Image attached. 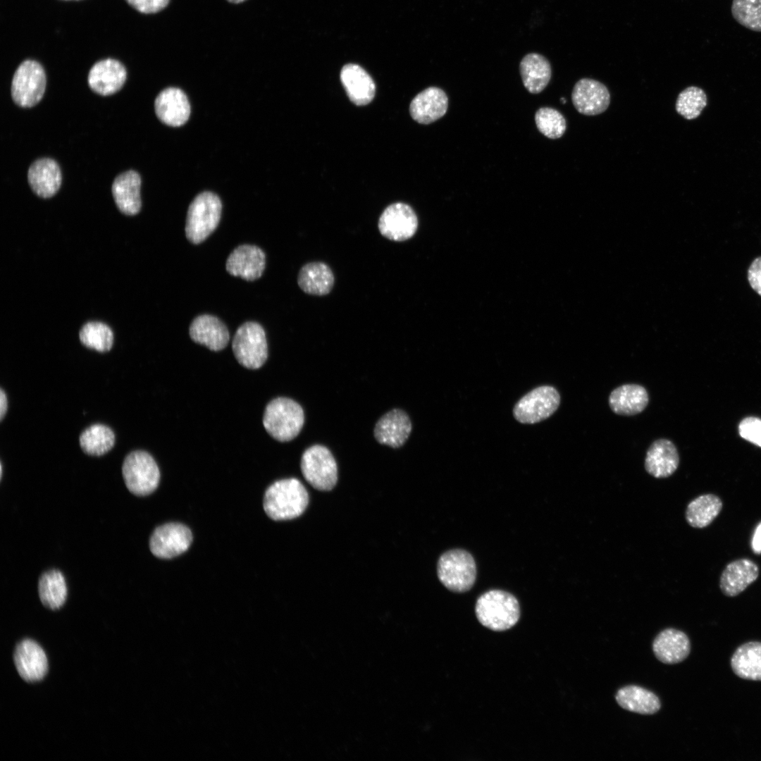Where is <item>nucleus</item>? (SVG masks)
<instances>
[{"mask_svg":"<svg viewBox=\"0 0 761 761\" xmlns=\"http://www.w3.org/2000/svg\"><path fill=\"white\" fill-rule=\"evenodd\" d=\"M309 494L297 478L277 481L266 490L264 509L275 521L295 519L303 514L309 504Z\"/></svg>","mask_w":761,"mask_h":761,"instance_id":"nucleus-1","label":"nucleus"},{"mask_svg":"<svg viewBox=\"0 0 761 761\" xmlns=\"http://www.w3.org/2000/svg\"><path fill=\"white\" fill-rule=\"evenodd\" d=\"M475 610L482 625L497 631L512 628L520 616L516 598L501 590H491L481 595L476 601Z\"/></svg>","mask_w":761,"mask_h":761,"instance_id":"nucleus-2","label":"nucleus"},{"mask_svg":"<svg viewBox=\"0 0 761 761\" xmlns=\"http://www.w3.org/2000/svg\"><path fill=\"white\" fill-rule=\"evenodd\" d=\"M304 423L302 407L295 400L280 397L266 406L263 424L268 433L276 440L287 442L296 438Z\"/></svg>","mask_w":761,"mask_h":761,"instance_id":"nucleus-3","label":"nucleus"},{"mask_svg":"<svg viewBox=\"0 0 761 761\" xmlns=\"http://www.w3.org/2000/svg\"><path fill=\"white\" fill-rule=\"evenodd\" d=\"M220 198L211 192L199 193L190 203L186 216L185 232L192 244L204 241L217 228L221 216Z\"/></svg>","mask_w":761,"mask_h":761,"instance_id":"nucleus-4","label":"nucleus"},{"mask_svg":"<svg viewBox=\"0 0 761 761\" xmlns=\"http://www.w3.org/2000/svg\"><path fill=\"white\" fill-rule=\"evenodd\" d=\"M437 571L440 582L455 593L470 590L476 578L474 557L462 549H454L443 553L439 558Z\"/></svg>","mask_w":761,"mask_h":761,"instance_id":"nucleus-5","label":"nucleus"},{"mask_svg":"<svg viewBox=\"0 0 761 761\" xmlns=\"http://www.w3.org/2000/svg\"><path fill=\"white\" fill-rule=\"evenodd\" d=\"M122 474L128 490L137 496L153 493L160 480V471L154 459L143 450L127 454L123 463Z\"/></svg>","mask_w":761,"mask_h":761,"instance_id":"nucleus-6","label":"nucleus"},{"mask_svg":"<svg viewBox=\"0 0 761 761\" xmlns=\"http://www.w3.org/2000/svg\"><path fill=\"white\" fill-rule=\"evenodd\" d=\"M237 361L249 369L260 368L268 357L266 333L262 326L254 321L242 323L236 330L232 342Z\"/></svg>","mask_w":761,"mask_h":761,"instance_id":"nucleus-7","label":"nucleus"},{"mask_svg":"<svg viewBox=\"0 0 761 761\" xmlns=\"http://www.w3.org/2000/svg\"><path fill=\"white\" fill-rule=\"evenodd\" d=\"M300 467L305 480L318 490H330L337 483L336 461L323 445H314L307 448L302 454Z\"/></svg>","mask_w":761,"mask_h":761,"instance_id":"nucleus-8","label":"nucleus"},{"mask_svg":"<svg viewBox=\"0 0 761 761\" xmlns=\"http://www.w3.org/2000/svg\"><path fill=\"white\" fill-rule=\"evenodd\" d=\"M46 88V75L42 66L33 60H25L17 68L11 82V97L19 106L30 108L42 98Z\"/></svg>","mask_w":761,"mask_h":761,"instance_id":"nucleus-9","label":"nucleus"},{"mask_svg":"<svg viewBox=\"0 0 761 761\" xmlns=\"http://www.w3.org/2000/svg\"><path fill=\"white\" fill-rule=\"evenodd\" d=\"M559 404L558 391L552 386L541 385L526 393L516 402L513 415L521 423L533 424L549 418Z\"/></svg>","mask_w":761,"mask_h":761,"instance_id":"nucleus-10","label":"nucleus"},{"mask_svg":"<svg viewBox=\"0 0 761 761\" xmlns=\"http://www.w3.org/2000/svg\"><path fill=\"white\" fill-rule=\"evenodd\" d=\"M378 228L381 235L388 240L403 242L415 235L418 228V218L409 204L392 203L380 214Z\"/></svg>","mask_w":761,"mask_h":761,"instance_id":"nucleus-11","label":"nucleus"},{"mask_svg":"<svg viewBox=\"0 0 761 761\" xmlns=\"http://www.w3.org/2000/svg\"><path fill=\"white\" fill-rule=\"evenodd\" d=\"M192 540L188 527L179 523H168L154 529L149 539V549L156 557L171 559L185 552Z\"/></svg>","mask_w":761,"mask_h":761,"instance_id":"nucleus-12","label":"nucleus"},{"mask_svg":"<svg viewBox=\"0 0 761 761\" xmlns=\"http://www.w3.org/2000/svg\"><path fill=\"white\" fill-rule=\"evenodd\" d=\"M571 100L575 109L581 114L595 116L608 108L610 94L607 87L602 82L582 78L574 85Z\"/></svg>","mask_w":761,"mask_h":761,"instance_id":"nucleus-13","label":"nucleus"},{"mask_svg":"<svg viewBox=\"0 0 761 761\" xmlns=\"http://www.w3.org/2000/svg\"><path fill=\"white\" fill-rule=\"evenodd\" d=\"M266 255L257 246L241 245L228 256L226 271L233 276H239L246 280L259 278L265 268Z\"/></svg>","mask_w":761,"mask_h":761,"instance_id":"nucleus-14","label":"nucleus"},{"mask_svg":"<svg viewBox=\"0 0 761 761\" xmlns=\"http://www.w3.org/2000/svg\"><path fill=\"white\" fill-rule=\"evenodd\" d=\"M14 663L19 675L27 682L42 680L47 672L45 652L36 642L30 639L22 641L16 646Z\"/></svg>","mask_w":761,"mask_h":761,"instance_id":"nucleus-15","label":"nucleus"},{"mask_svg":"<svg viewBox=\"0 0 761 761\" xmlns=\"http://www.w3.org/2000/svg\"><path fill=\"white\" fill-rule=\"evenodd\" d=\"M155 113L163 123L179 127L185 124L190 114V105L186 94L177 87L162 90L154 101Z\"/></svg>","mask_w":761,"mask_h":761,"instance_id":"nucleus-16","label":"nucleus"},{"mask_svg":"<svg viewBox=\"0 0 761 761\" xmlns=\"http://www.w3.org/2000/svg\"><path fill=\"white\" fill-rule=\"evenodd\" d=\"M126 77V70L120 62L106 58L97 62L91 68L87 82L92 91L102 96H108L122 88Z\"/></svg>","mask_w":761,"mask_h":761,"instance_id":"nucleus-17","label":"nucleus"},{"mask_svg":"<svg viewBox=\"0 0 761 761\" xmlns=\"http://www.w3.org/2000/svg\"><path fill=\"white\" fill-rule=\"evenodd\" d=\"M412 422L403 410L394 409L381 416L374 427V437L380 444L400 447L408 439Z\"/></svg>","mask_w":761,"mask_h":761,"instance_id":"nucleus-18","label":"nucleus"},{"mask_svg":"<svg viewBox=\"0 0 761 761\" xmlns=\"http://www.w3.org/2000/svg\"><path fill=\"white\" fill-rule=\"evenodd\" d=\"M191 339L212 351L224 349L230 340L226 326L216 316L202 314L192 321L189 328Z\"/></svg>","mask_w":761,"mask_h":761,"instance_id":"nucleus-19","label":"nucleus"},{"mask_svg":"<svg viewBox=\"0 0 761 761\" xmlns=\"http://www.w3.org/2000/svg\"><path fill=\"white\" fill-rule=\"evenodd\" d=\"M759 576V567L755 562L741 558L729 562L719 579V588L728 597H735L745 590Z\"/></svg>","mask_w":761,"mask_h":761,"instance_id":"nucleus-20","label":"nucleus"},{"mask_svg":"<svg viewBox=\"0 0 761 761\" xmlns=\"http://www.w3.org/2000/svg\"><path fill=\"white\" fill-rule=\"evenodd\" d=\"M448 98L436 87H430L419 93L412 101L409 112L412 118L421 124H430L447 112Z\"/></svg>","mask_w":761,"mask_h":761,"instance_id":"nucleus-21","label":"nucleus"},{"mask_svg":"<svg viewBox=\"0 0 761 761\" xmlns=\"http://www.w3.org/2000/svg\"><path fill=\"white\" fill-rule=\"evenodd\" d=\"M28 183L32 191L39 197L49 198L59 190L62 176L58 164L49 158H42L34 161L27 172Z\"/></svg>","mask_w":761,"mask_h":761,"instance_id":"nucleus-22","label":"nucleus"},{"mask_svg":"<svg viewBox=\"0 0 761 761\" xmlns=\"http://www.w3.org/2000/svg\"><path fill=\"white\" fill-rule=\"evenodd\" d=\"M141 182L139 173L132 170L122 173L114 179L111 187L112 194L117 207L123 214L133 216L140 211Z\"/></svg>","mask_w":761,"mask_h":761,"instance_id":"nucleus-23","label":"nucleus"},{"mask_svg":"<svg viewBox=\"0 0 761 761\" xmlns=\"http://www.w3.org/2000/svg\"><path fill=\"white\" fill-rule=\"evenodd\" d=\"M657 659L667 664L683 661L691 652L690 641L685 633L675 629L662 631L652 643Z\"/></svg>","mask_w":761,"mask_h":761,"instance_id":"nucleus-24","label":"nucleus"},{"mask_svg":"<svg viewBox=\"0 0 761 761\" xmlns=\"http://www.w3.org/2000/svg\"><path fill=\"white\" fill-rule=\"evenodd\" d=\"M679 464V457L676 447L667 439L654 441L648 448L645 459L646 471L657 478H667L672 475L677 469Z\"/></svg>","mask_w":761,"mask_h":761,"instance_id":"nucleus-25","label":"nucleus"},{"mask_svg":"<svg viewBox=\"0 0 761 761\" xmlns=\"http://www.w3.org/2000/svg\"><path fill=\"white\" fill-rule=\"evenodd\" d=\"M340 80L352 102L357 106L370 103L376 93V85L372 78L361 66L348 63L340 72Z\"/></svg>","mask_w":761,"mask_h":761,"instance_id":"nucleus-26","label":"nucleus"},{"mask_svg":"<svg viewBox=\"0 0 761 761\" xmlns=\"http://www.w3.org/2000/svg\"><path fill=\"white\" fill-rule=\"evenodd\" d=\"M335 283L334 273L330 267L323 261H311L303 265L299 271L297 284L306 294L315 296L328 295Z\"/></svg>","mask_w":761,"mask_h":761,"instance_id":"nucleus-27","label":"nucleus"},{"mask_svg":"<svg viewBox=\"0 0 761 761\" xmlns=\"http://www.w3.org/2000/svg\"><path fill=\"white\" fill-rule=\"evenodd\" d=\"M649 397L644 387L638 384H625L614 389L609 397L612 412L622 416H633L647 407Z\"/></svg>","mask_w":761,"mask_h":761,"instance_id":"nucleus-28","label":"nucleus"},{"mask_svg":"<svg viewBox=\"0 0 761 761\" xmlns=\"http://www.w3.org/2000/svg\"><path fill=\"white\" fill-rule=\"evenodd\" d=\"M519 70L524 87L532 94L542 92L552 75L550 62L545 56L537 53L526 55L520 62Z\"/></svg>","mask_w":761,"mask_h":761,"instance_id":"nucleus-29","label":"nucleus"},{"mask_svg":"<svg viewBox=\"0 0 761 761\" xmlns=\"http://www.w3.org/2000/svg\"><path fill=\"white\" fill-rule=\"evenodd\" d=\"M615 699L623 709L641 714H653L661 707L658 697L638 686L629 685L618 690Z\"/></svg>","mask_w":761,"mask_h":761,"instance_id":"nucleus-30","label":"nucleus"},{"mask_svg":"<svg viewBox=\"0 0 761 761\" xmlns=\"http://www.w3.org/2000/svg\"><path fill=\"white\" fill-rule=\"evenodd\" d=\"M731 666L741 679L761 681V643L748 642L739 646L731 657Z\"/></svg>","mask_w":761,"mask_h":761,"instance_id":"nucleus-31","label":"nucleus"},{"mask_svg":"<svg viewBox=\"0 0 761 761\" xmlns=\"http://www.w3.org/2000/svg\"><path fill=\"white\" fill-rule=\"evenodd\" d=\"M722 506L721 498L714 494L699 495L691 500L686 507V521L693 528H705L717 518Z\"/></svg>","mask_w":761,"mask_h":761,"instance_id":"nucleus-32","label":"nucleus"},{"mask_svg":"<svg viewBox=\"0 0 761 761\" xmlns=\"http://www.w3.org/2000/svg\"><path fill=\"white\" fill-rule=\"evenodd\" d=\"M38 593L42 603L51 610H58L65 603L68 589L63 574L57 569L44 572L38 581Z\"/></svg>","mask_w":761,"mask_h":761,"instance_id":"nucleus-33","label":"nucleus"},{"mask_svg":"<svg viewBox=\"0 0 761 761\" xmlns=\"http://www.w3.org/2000/svg\"><path fill=\"white\" fill-rule=\"evenodd\" d=\"M116 436L107 426L93 424L84 430L80 437V445L84 453L91 456H101L111 450L115 444Z\"/></svg>","mask_w":761,"mask_h":761,"instance_id":"nucleus-34","label":"nucleus"},{"mask_svg":"<svg viewBox=\"0 0 761 761\" xmlns=\"http://www.w3.org/2000/svg\"><path fill=\"white\" fill-rule=\"evenodd\" d=\"M81 343L100 352L109 351L113 343V333L106 324L99 321L85 323L80 330Z\"/></svg>","mask_w":761,"mask_h":761,"instance_id":"nucleus-35","label":"nucleus"},{"mask_svg":"<svg viewBox=\"0 0 761 761\" xmlns=\"http://www.w3.org/2000/svg\"><path fill=\"white\" fill-rule=\"evenodd\" d=\"M707 96L703 89L691 86L679 93L676 102V110L686 119H695L707 106Z\"/></svg>","mask_w":761,"mask_h":761,"instance_id":"nucleus-36","label":"nucleus"},{"mask_svg":"<svg viewBox=\"0 0 761 761\" xmlns=\"http://www.w3.org/2000/svg\"><path fill=\"white\" fill-rule=\"evenodd\" d=\"M731 14L737 23L755 32H761V0H733Z\"/></svg>","mask_w":761,"mask_h":761,"instance_id":"nucleus-37","label":"nucleus"},{"mask_svg":"<svg viewBox=\"0 0 761 761\" xmlns=\"http://www.w3.org/2000/svg\"><path fill=\"white\" fill-rule=\"evenodd\" d=\"M535 121L538 130L550 139L561 137L567 128L566 120L563 115L557 110L550 107L539 109L535 114Z\"/></svg>","mask_w":761,"mask_h":761,"instance_id":"nucleus-38","label":"nucleus"},{"mask_svg":"<svg viewBox=\"0 0 761 761\" xmlns=\"http://www.w3.org/2000/svg\"><path fill=\"white\" fill-rule=\"evenodd\" d=\"M738 431L743 438L761 447V419L756 417L745 418L740 423Z\"/></svg>","mask_w":761,"mask_h":761,"instance_id":"nucleus-39","label":"nucleus"},{"mask_svg":"<svg viewBox=\"0 0 761 761\" xmlns=\"http://www.w3.org/2000/svg\"><path fill=\"white\" fill-rule=\"evenodd\" d=\"M140 13L149 14L161 11L167 6L170 0H126Z\"/></svg>","mask_w":761,"mask_h":761,"instance_id":"nucleus-40","label":"nucleus"},{"mask_svg":"<svg viewBox=\"0 0 761 761\" xmlns=\"http://www.w3.org/2000/svg\"><path fill=\"white\" fill-rule=\"evenodd\" d=\"M748 280L751 287L761 296V256L751 263L748 271Z\"/></svg>","mask_w":761,"mask_h":761,"instance_id":"nucleus-41","label":"nucleus"},{"mask_svg":"<svg viewBox=\"0 0 761 761\" xmlns=\"http://www.w3.org/2000/svg\"><path fill=\"white\" fill-rule=\"evenodd\" d=\"M751 547L755 554H761V522L755 529L751 540Z\"/></svg>","mask_w":761,"mask_h":761,"instance_id":"nucleus-42","label":"nucleus"},{"mask_svg":"<svg viewBox=\"0 0 761 761\" xmlns=\"http://www.w3.org/2000/svg\"><path fill=\"white\" fill-rule=\"evenodd\" d=\"M8 408V400L6 392L1 388L0 390V420L2 421L6 415Z\"/></svg>","mask_w":761,"mask_h":761,"instance_id":"nucleus-43","label":"nucleus"},{"mask_svg":"<svg viewBox=\"0 0 761 761\" xmlns=\"http://www.w3.org/2000/svg\"><path fill=\"white\" fill-rule=\"evenodd\" d=\"M228 1L229 2H230V3H233V4H240V3H242V2H243V1H245L246 0H228Z\"/></svg>","mask_w":761,"mask_h":761,"instance_id":"nucleus-44","label":"nucleus"},{"mask_svg":"<svg viewBox=\"0 0 761 761\" xmlns=\"http://www.w3.org/2000/svg\"><path fill=\"white\" fill-rule=\"evenodd\" d=\"M560 100H561V102H562V104H565V103H566V99H565L564 98H561V99H560Z\"/></svg>","mask_w":761,"mask_h":761,"instance_id":"nucleus-45","label":"nucleus"}]
</instances>
